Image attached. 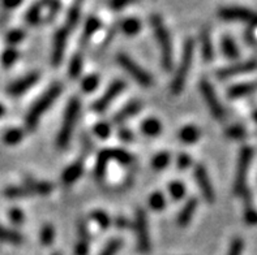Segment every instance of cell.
<instances>
[{
    "label": "cell",
    "instance_id": "18",
    "mask_svg": "<svg viewBox=\"0 0 257 255\" xmlns=\"http://www.w3.org/2000/svg\"><path fill=\"white\" fill-rule=\"evenodd\" d=\"M141 110V102H139V100H134V102H131V103H128L127 106L124 107L123 110H120L119 112L116 113L114 116V123L116 124H120L123 123V121H125V120H128L130 117L135 116L139 111Z\"/></svg>",
    "mask_w": 257,
    "mask_h": 255
},
{
    "label": "cell",
    "instance_id": "38",
    "mask_svg": "<svg viewBox=\"0 0 257 255\" xmlns=\"http://www.w3.org/2000/svg\"><path fill=\"white\" fill-rule=\"evenodd\" d=\"M91 219L94 220L95 223L99 224V226H102L103 229H106V228H108V225H110L111 220L110 217H108V215L106 212H103V211L101 210H95L91 212Z\"/></svg>",
    "mask_w": 257,
    "mask_h": 255
},
{
    "label": "cell",
    "instance_id": "42",
    "mask_svg": "<svg viewBox=\"0 0 257 255\" xmlns=\"http://www.w3.org/2000/svg\"><path fill=\"white\" fill-rule=\"evenodd\" d=\"M25 37V32L21 29H15L8 32V34L6 36V41L7 43H10V45H17L24 39Z\"/></svg>",
    "mask_w": 257,
    "mask_h": 255
},
{
    "label": "cell",
    "instance_id": "12",
    "mask_svg": "<svg viewBox=\"0 0 257 255\" xmlns=\"http://www.w3.org/2000/svg\"><path fill=\"white\" fill-rule=\"evenodd\" d=\"M69 30L67 28H63V29H59L55 34V38H54V46H52V55L51 60L52 64L58 67L63 60V55H64L65 45H67V39H68Z\"/></svg>",
    "mask_w": 257,
    "mask_h": 255
},
{
    "label": "cell",
    "instance_id": "52",
    "mask_svg": "<svg viewBox=\"0 0 257 255\" xmlns=\"http://www.w3.org/2000/svg\"><path fill=\"white\" fill-rule=\"evenodd\" d=\"M116 225L119 226V228H125V226L128 225V221L125 217H117L116 219Z\"/></svg>",
    "mask_w": 257,
    "mask_h": 255
},
{
    "label": "cell",
    "instance_id": "35",
    "mask_svg": "<svg viewBox=\"0 0 257 255\" xmlns=\"http://www.w3.org/2000/svg\"><path fill=\"white\" fill-rule=\"evenodd\" d=\"M82 71V56L81 54H77L72 58L71 64H69V77L77 78Z\"/></svg>",
    "mask_w": 257,
    "mask_h": 255
},
{
    "label": "cell",
    "instance_id": "17",
    "mask_svg": "<svg viewBox=\"0 0 257 255\" xmlns=\"http://www.w3.org/2000/svg\"><path fill=\"white\" fill-rule=\"evenodd\" d=\"M82 172H84V164L81 162H76L73 164H71L69 167L63 171L62 180L64 184L69 185L73 184L76 180H78V177H81Z\"/></svg>",
    "mask_w": 257,
    "mask_h": 255
},
{
    "label": "cell",
    "instance_id": "9",
    "mask_svg": "<svg viewBox=\"0 0 257 255\" xmlns=\"http://www.w3.org/2000/svg\"><path fill=\"white\" fill-rule=\"evenodd\" d=\"M219 16L225 20H239V21H247L252 26H257V13L253 11L241 8V7H226L221 8L218 12Z\"/></svg>",
    "mask_w": 257,
    "mask_h": 255
},
{
    "label": "cell",
    "instance_id": "28",
    "mask_svg": "<svg viewBox=\"0 0 257 255\" xmlns=\"http://www.w3.org/2000/svg\"><path fill=\"white\" fill-rule=\"evenodd\" d=\"M108 156L106 154V151H102L98 156L97 160V165H95V177L98 180H102L104 177V173H106V169H107V164H108Z\"/></svg>",
    "mask_w": 257,
    "mask_h": 255
},
{
    "label": "cell",
    "instance_id": "43",
    "mask_svg": "<svg viewBox=\"0 0 257 255\" xmlns=\"http://www.w3.org/2000/svg\"><path fill=\"white\" fill-rule=\"evenodd\" d=\"M121 242L119 238H115V239H111L110 242L107 243V246L104 247L103 251L101 252V255H116L117 250L120 249Z\"/></svg>",
    "mask_w": 257,
    "mask_h": 255
},
{
    "label": "cell",
    "instance_id": "56",
    "mask_svg": "<svg viewBox=\"0 0 257 255\" xmlns=\"http://www.w3.org/2000/svg\"><path fill=\"white\" fill-rule=\"evenodd\" d=\"M55 255H58V254H55Z\"/></svg>",
    "mask_w": 257,
    "mask_h": 255
},
{
    "label": "cell",
    "instance_id": "41",
    "mask_svg": "<svg viewBox=\"0 0 257 255\" xmlns=\"http://www.w3.org/2000/svg\"><path fill=\"white\" fill-rule=\"evenodd\" d=\"M226 136L230 137V138L240 139L247 136V132H245V129L241 125H231L226 129Z\"/></svg>",
    "mask_w": 257,
    "mask_h": 255
},
{
    "label": "cell",
    "instance_id": "45",
    "mask_svg": "<svg viewBox=\"0 0 257 255\" xmlns=\"http://www.w3.org/2000/svg\"><path fill=\"white\" fill-rule=\"evenodd\" d=\"M243 247H244V243H243V239L241 238H234V241L230 245V250H228L227 255H241L243 252Z\"/></svg>",
    "mask_w": 257,
    "mask_h": 255
},
{
    "label": "cell",
    "instance_id": "50",
    "mask_svg": "<svg viewBox=\"0 0 257 255\" xmlns=\"http://www.w3.org/2000/svg\"><path fill=\"white\" fill-rule=\"evenodd\" d=\"M119 137H120V139L125 141V142H131V141L134 139V134H132V132L125 129V128H123V129L119 132Z\"/></svg>",
    "mask_w": 257,
    "mask_h": 255
},
{
    "label": "cell",
    "instance_id": "48",
    "mask_svg": "<svg viewBox=\"0 0 257 255\" xmlns=\"http://www.w3.org/2000/svg\"><path fill=\"white\" fill-rule=\"evenodd\" d=\"M78 232H80L81 239H84V241H89V238H90V233H89L86 223H85V221H82V220L80 221V223H78Z\"/></svg>",
    "mask_w": 257,
    "mask_h": 255
},
{
    "label": "cell",
    "instance_id": "13",
    "mask_svg": "<svg viewBox=\"0 0 257 255\" xmlns=\"http://www.w3.org/2000/svg\"><path fill=\"white\" fill-rule=\"evenodd\" d=\"M39 80V73L38 72H32L29 75H26L25 77H23L19 81H15L13 84H11L7 89L10 95L13 97H17V95H21V94L25 93L26 90H29L30 87H33L37 84V81Z\"/></svg>",
    "mask_w": 257,
    "mask_h": 255
},
{
    "label": "cell",
    "instance_id": "33",
    "mask_svg": "<svg viewBox=\"0 0 257 255\" xmlns=\"http://www.w3.org/2000/svg\"><path fill=\"white\" fill-rule=\"evenodd\" d=\"M169 191L173 199L179 200L186 195V186L180 181H174L169 185Z\"/></svg>",
    "mask_w": 257,
    "mask_h": 255
},
{
    "label": "cell",
    "instance_id": "37",
    "mask_svg": "<svg viewBox=\"0 0 257 255\" xmlns=\"http://www.w3.org/2000/svg\"><path fill=\"white\" fill-rule=\"evenodd\" d=\"M19 59V52L16 51L15 49H8L3 52V55H2V63H3L4 68H10L12 67L16 60Z\"/></svg>",
    "mask_w": 257,
    "mask_h": 255
},
{
    "label": "cell",
    "instance_id": "8",
    "mask_svg": "<svg viewBox=\"0 0 257 255\" xmlns=\"http://www.w3.org/2000/svg\"><path fill=\"white\" fill-rule=\"evenodd\" d=\"M135 226H136L137 234V246L139 250L144 254H148L150 251V239L149 230H148L147 213L141 208H137L136 220H135Z\"/></svg>",
    "mask_w": 257,
    "mask_h": 255
},
{
    "label": "cell",
    "instance_id": "10",
    "mask_svg": "<svg viewBox=\"0 0 257 255\" xmlns=\"http://www.w3.org/2000/svg\"><path fill=\"white\" fill-rule=\"evenodd\" d=\"M124 89H125V82L124 81L117 80V81L112 82V84L108 86L107 90L104 91L103 95L93 104V110L97 111V112H102V111L106 110V108L110 106L111 102H112Z\"/></svg>",
    "mask_w": 257,
    "mask_h": 255
},
{
    "label": "cell",
    "instance_id": "53",
    "mask_svg": "<svg viewBox=\"0 0 257 255\" xmlns=\"http://www.w3.org/2000/svg\"><path fill=\"white\" fill-rule=\"evenodd\" d=\"M20 6V3H4V7L6 8H13V7Z\"/></svg>",
    "mask_w": 257,
    "mask_h": 255
},
{
    "label": "cell",
    "instance_id": "46",
    "mask_svg": "<svg viewBox=\"0 0 257 255\" xmlns=\"http://www.w3.org/2000/svg\"><path fill=\"white\" fill-rule=\"evenodd\" d=\"M8 215H10V219L12 220V223L15 224H23L24 221V213L23 211L19 210L17 207H13V208H11L10 212H8Z\"/></svg>",
    "mask_w": 257,
    "mask_h": 255
},
{
    "label": "cell",
    "instance_id": "21",
    "mask_svg": "<svg viewBox=\"0 0 257 255\" xmlns=\"http://www.w3.org/2000/svg\"><path fill=\"white\" fill-rule=\"evenodd\" d=\"M201 50L204 59L210 62L213 56H214V50H213L212 38H210V32H209V29H202L201 32Z\"/></svg>",
    "mask_w": 257,
    "mask_h": 255
},
{
    "label": "cell",
    "instance_id": "6",
    "mask_svg": "<svg viewBox=\"0 0 257 255\" xmlns=\"http://www.w3.org/2000/svg\"><path fill=\"white\" fill-rule=\"evenodd\" d=\"M116 59H117V63H119V64H120L121 67H123V68L125 69V71H127L128 73H130V75L141 85V86L148 87L152 85L153 80H152L149 73H148L145 69L141 68L140 65L137 64L135 60H132L130 56L124 55V54H119Z\"/></svg>",
    "mask_w": 257,
    "mask_h": 255
},
{
    "label": "cell",
    "instance_id": "30",
    "mask_svg": "<svg viewBox=\"0 0 257 255\" xmlns=\"http://www.w3.org/2000/svg\"><path fill=\"white\" fill-rule=\"evenodd\" d=\"M24 138V132L19 128H13V129H10L8 132L4 134L3 139L7 145H17L19 142H21Z\"/></svg>",
    "mask_w": 257,
    "mask_h": 255
},
{
    "label": "cell",
    "instance_id": "16",
    "mask_svg": "<svg viewBox=\"0 0 257 255\" xmlns=\"http://www.w3.org/2000/svg\"><path fill=\"white\" fill-rule=\"evenodd\" d=\"M197 199L196 198H191V199L187 200V203L184 204V207L180 211L179 216H178V224L180 226H186L188 225V223L192 219L193 213L196 212V208H197Z\"/></svg>",
    "mask_w": 257,
    "mask_h": 255
},
{
    "label": "cell",
    "instance_id": "49",
    "mask_svg": "<svg viewBox=\"0 0 257 255\" xmlns=\"http://www.w3.org/2000/svg\"><path fill=\"white\" fill-rule=\"evenodd\" d=\"M89 250V241L80 239V242L76 246V254L77 255H86Z\"/></svg>",
    "mask_w": 257,
    "mask_h": 255
},
{
    "label": "cell",
    "instance_id": "55",
    "mask_svg": "<svg viewBox=\"0 0 257 255\" xmlns=\"http://www.w3.org/2000/svg\"><path fill=\"white\" fill-rule=\"evenodd\" d=\"M253 119H254V121H256V123H257V111L253 113Z\"/></svg>",
    "mask_w": 257,
    "mask_h": 255
},
{
    "label": "cell",
    "instance_id": "22",
    "mask_svg": "<svg viewBox=\"0 0 257 255\" xmlns=\"http://www.w3.org/2000/svg\"><path fill=\"white\" fill-rule=\"evenodd\" d=\"M119 28L127 36H136L141 29V23L137 19H134V17H128V19H124L119 24Z\"/></svg>",
    "mask_w": 257,
    "mask_h": 255
},
{
    "label": "cell",
    "instance_id": "4",
    "mask_svg": "<svg viewBox=\"0 0 257 255\" xmlns=\"http://www.w3.org/2000/svg\"><path fill=\"white\" fill-rule=\"evenodd\" d=\"M78 113H80V100L77 98H72L69 100L68 106H67L64 119H63V125L59 130L58 138H56V146L59 149H65L68 146L72 132L75 129L76 121H77Z\"/></svg>",
    "mask_w": 257,
    "mask_h": 255
},
{
    "label": "cell",
    "instance_id": "24",
    "mask_svg": "<svg viewBox=\"0 0 257 255\" xmlns=\"http://www.w3.org/2000/svg\"><path fill=\"white\" fill-rule=\"evenodd\" d=\"M179 138L184 143H195L200 138V130L195 125H187L179 132Z\"/></svg>",
    "mask_w": 257,
    "mask_h": 255
},
{
    "label": "cell",
    "instance_id": "44",
    "mask_svg": "<svg viewBox=\"0 0 257 255\" xmlns=\"http://www.w3.org/2000/svg\"><path fill=\"white\" fill-rule=\"evenodd\" d=\"M94 133L97 134V137L102 139L108 138L111 133V128L107 123H98L97 125L94 126Z\"/></svg>",
    "mask_w": 257,
    "mask_h": 255
},
{
    "label": "cell",
    "instance_id": "36",
    "mask_svg": "<svg viewBox=\"0 0 257 255\" xmlns=\"http://www.w3.org/2000/svg\"><path fill=\"white\" fill-rule=\"evenodd\" d=\"M41 8L42 7L39 6V4H34L28 11V13H26V23L29 24V25H38L39 20H41Z\"/></svg>",
    "mask_w": 257,
    "mask_h": 255
},
{
    "label": "cell",
    "instance_id": "19",
    "mask_svg": "<svg viewBox=\"0 0 257 255\" xmlns=\"http://www.w3.org/2000/svg\"><path fill=\"white\" fill-rule=\"evenodd\" d=\"M257 89V82H248V84L234 85L228 89V97L230 98H241L248 94L253 93Z\"/></svg>",
    "mask_w": 257,
    "mask_h": 255
},
{
    "label": "cell",
    "instance_id": "29",
    "mask_svg": "<svg viewBox=\"0 0 257 255\" xmlns=\"http://www.w3.org/2000/svg\"><path fill=\"white\" fill-rule=\"evenodd\" d=\"M4 195L7 198L17 199V198H25L28 195H30V191L25 186H10L4 190Z\"/></svg>",
    "mask_w": 257,
    "mask_h": 255
},
{
    "label": "cell",
    "instance_id": "32",
    "mask_svg": "<svg viewBox=\"0 0 257 255\" xmlns=\"http://www.w3.org/2000/svg\"><path fill=\"white\" fill-rule=\"evenodd\" d=\"M149 206L152 210L154 211H162L166 206V199H165V195L160 191H156L150 195L149 198Z\"/></svg>",
    "mask_w": 257,
    "mask_h": 255
},
{
    "label": "cell",
    "instance_id": "47",
    "mask_svg": "<svg viewBox=\"0 0 257 255\" xmlns=\"http://www.w3.org/2000/svg\"><path fill=\"white\" fill-rule=\"evenodd\" d=\"M192 163V159L188 154H180L179 158H178V167L180 169H187Z\"/></svg>",
    "mask_w": 257,
    "mask_h": 255
},
{
    "label": "cell",
    "instance_id": "2",
    "mask_svg": "<svg viewBox=\"0 0 257 255\" xmlns=\"http://www.w3.org/2000/svg\"><path fill=\"white\" fill-rule=\"evenodd\" d=\"M150 24H152V28L157 37L158 45H160L163 68L166 71H171L173 68V45H171L169 30H167L166 25L163 24V20L161 19L160 15H152Z\"/></svg>",
    "mask_w": 257,
    "mask_h": 255
},
{
    "label": "cell",
    "instance_id": "14",
    "mask_svg": "<svg viewBox=\"0 0 257 255\" xmlns=\"http://www.w3.org/2000/svg\"><path fill=\"white\" fill-rule=\"evenodd\" d=\"M257 69V60H249V62L238 63V64L223 68L218 72L219 78H228L234 77V76L243 75V73H248V72L256 71Z\"/></svg>",
    "mask_w": 257,
    "mask_h": 255
},
{
    "label": "cell",
    "instance_id": "15",
    "mask_svg": "<svg viewBox=\"0 0 257 255\" xmlns=\"http://www.w3.org/2000/svg\"><path fill=\"white\" fill-rule=\"evenodd\" d=\"M24 186L29 189L30 194H41V195H47L54 190V185L51 182L37 181L32 177H28V176L24 180Z\"/></svg>",
    "mask_w": 257,
    "mask_h": 255
},
{
    "label": "cell",
    "instance_id": "27",
    "mask_svg": "<svg viewBox=\"0 0 257 255\" xmlns=\"http://www.w3.org/2000/svg\"><path fill=\"white\" fill-rule=\"evenodd\" d=\"M99 28H101V21L94 16L89 17V20L86 21V25H85L84 36H82V43L86 45V42L90 39V37L93 36Z\"/></svg>",
    "mask_w": 257,
    "mask_h": 255
},
{
    "label": "cell",
    "instance_id": "54",
    "mask_svg": "<svg viewBox=\"0 0 257 255\" xmlns=\"http://www.w3.org/2000/svg\"><path fill=\"white\" fill-rule=\"evenodd\" d=\"M4 112H6V108L3 107V104H0V117L3 116Z\"/></svg>",
    "mask_w": 257,
    "mask_h": 255
},
{
    "label": "cell",
    "instance_id": "31",
    "mask_svg": "<svg viewBox=\"0 0 257 255\" xmlns=\"http://www.w3.org/2000/svg\"><path fill=\"white\" fill-rule=\"evenodd\" d=\"M80 4L76 3L71 7V10L68 12V16H67V29L71 32L76 25H77L78 20H80Z\"/></svg>",
    "mask_w": 257,
    "mask_h": 255
},
{
    "label": "cell",
    "instance_id": "34",
    "mask_svg": "<svg viewBox=\"0 0 257 255\" xmlns=\"http://www.w3.org/2000/svg\"><path fill=\"white\" fill-rule=\"evenodd\" d=\"M170 163V154L169 152H160L157 154L156 156L152 160V167H153L156 171H161V169H165L169 165Z\"/></svg>",
    "mask_w": 257,
    "mask_h": 255
},
{
    "label": "cell",
    "instance_id": "11",
    "mask_svg": "<svg viewBox=\"0 0 257 255\" xmlns=\"http://www.w3.org/2000/svg\"><path fill=\"white\" fill-rule=\"evenodd\" d=\"M195 178L197 181V184H199L200 190H201L204 198L208 200L209 203H213L215 200V194L214 190H213L212 182L209 180L208 172H206V169L202 165H196Z\"/></svg>",
    "mask_w": 257,
    "mask_h": 255
},
{
    "label": "cell",
    "instance_id": "5",
    "mask_svg": "<svg viewBox=\"0 0 257 255\" xmlns=\"http://www.w3.org/2000/svg\"><path fill=\"white\" fill-rule=\"evenodd\" d=\"M252 158H253V150L251 147H243L239 154L238 160V168H236V174H235V182H234V191L239 195H243L245 198H249L248 195V187H247V177L248 171H249V165H251Z\"/></svg>",
    "mask_w": 257,
    "mask_h": 255
},
{
    "label": "cell",
    "instance_id": "23",
    "mask_svg": "<svg viewBox=\"0 0 257 255\" xmlns=\"http://www.w3.org/2000/svg\"><path fill=\"white\" fill-rule=\"evenodd\" d=\"M106 151V154H107L108 159H112V160H116V162H119L120 164H124V165H130L132 164V162H134V158H132V155L131 154H128L127 151H124V150H120V149H112V150H104Z\"/></svg>",
    "mask_w": 257,
    "mask_h": 255
},
{
    "label": "cell",
    "instance_id": "7",
    "mask_svg": "<svg viewBox=\"0 0 257 255\" xmlns=\"http://www.w3.org/2000/svg\"><path fill=\"white\" fill-rule=\"evenodd\" d=\"M200 91H201L202 98H204V100L208 104L209 110H210L213 116L218 120L225 119V110H223L221 102L217 98L214 89H213V86L208 80H201V82H200Z\"/></svg>",
    "mask_w": 257,
    "mask_h": 255
},
{
    "label": "cell",
    "instance_id": "39",
    "mask_svg": "<svg viewBox=\"0 0 257 255\" xmlns=\"http://www.w3.org/2000/svg\"><path fill=\"white\" fill-rule=\"evenodd\" d=\"M98 84H99V77L97 75H90L82 80L81 87L85 93H90L98 86Z\"/></svg>",
    "mask_w": 257,
    "mask_h": 255
},
{
    "label": "cell",
    "instance_id": "1",
    "mask_svg": "<svg viewBox=\"0 0 257 255\" xmlns=\"http://www.w3.org/2000/svg\"><path fill=\"white\" fill-rule=\"evenodd\" d=\"M62 90H63L62 85H59V84L52 85L49 90L46 91L42 97L39 98L36 103L33 104V107L30 108L29 112H28V115H26L25 117V124L28 129L29 130L36 129L37 125H38L39 119H41L43 113H45L46 111L49 110L50 107H51V104L55 102V99L60 95Z\"/></svg>",
    "mask_w": 257,
    "mask_h": 255
},
{
    "label": "cell",
    "instance_id": "51",
    "mask_svg": "<svg viewBox=\"0 0 257 255\" xmlns=\"http://www.w3.org/2000/svg\"><path fill=\"white\" fill-rule=\"evenodd\" d=\"M128 4L130 3H127V2H114V3H111V7H112L115 11H120L121 8L127 7Z\"/></svg>",
    "mask_w": 257,
    "mask_h": 255
},
{
    "label": "cell",
    "instance_id": "3",
    "mask_svg": "<svg viewBox=\"0 0 257 255\" xmlns=\"http://www.w3.org/2000/svg\"><path fill=\"white\" fill-rule=\"evenodd\" d=\"M193 51H195V42L192 39H187L186 43H184V47H183V55L179 68L176 71V75L173 80V84H171V93L174 95H179L183 89H184L189 69H191V65H192Z\"/></svg>",
    "mask_w": 257,
    "mask_h": 255
},
{
    "label": "cell",
    "instance_id": "20",
    "mask_svg": "<svg viewBox=\"0 0 257 255\" xmlns=\"http://www.w3.org/2000/svg\"><path fill=\"white\" fill-rule=\"evenodd\" d=\"M222 51L225 54L226 58L231 59V60H235L240 56L239 54V49L236 43H235L234 39L230 36H223L222 37Z\"/></svg>",
    "mask_w": 257,
    "mask_h": 255
},
{
    "label": "cell",
    "instance_id": "40",
    "mask_svg": "<svg viewBox=\"0 0 257 255\" xmlns=\"http://www.w3.org/2000/svg\"><path fill=\"white\" fill-rule=\"evenodd\" d=\"M54 236H55V230L52 228V225H45L43 229L41 230V242L45 246L51 245L54 241Z\"/></svg>",
    "mask_w": 257,
    "mask_h": 255
},
{
    "label": "cell",
    "instance_id": "26",
    "mask_svg": "<svg viewBox=\"0 0 257 255\" xmlns=\"http://www.w3.org/2000/svg\"><path fill=\"white\" fill-rule=\"evenodd\" d=\"M162 130V125L157 119H147L141 124V132L149 137L158 136Z\"/></svg>",
    "mask_w": 257,
    "mask_h": 255
},
{
    "label": "cell",
    "instance_id": "25",
    "mask_svg": "<svg viewBox=\"0 0 257 255\" xmlns=\"http://www.w3.org/2000/svg\"><path fill=\"white\" fill-rule=\"evenodd\" d=\"M23 239L24 237L19 232L12 229H7L6 226L0 224V241L13 243V245H19V243L23 242Z\"/></svg>",
    "mask_w": 257,
    "mask_h": 255
}]
</instances>
